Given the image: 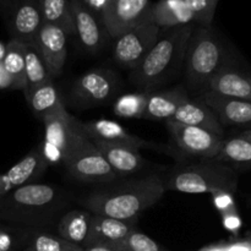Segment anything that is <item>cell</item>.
I'll return each mask as SVG.
<instances>
[{"label": "cell", "instance_id": "obj_1", "mask_svg": "<svg viewBox=\"0 0 251 251\" xmlns=\"http://www.w3.org/2000/svg\"><path fill=\"white\" fill-rule=\"evenodd\" d=\"M70 194L51 184L33 183L0 196V222L46 230L66 212Z\"/></svg>", "mask_w": 251, "mask_h": 251}, {"label": "cell", "instance_id": "obj_2", "mask_svg": "<svg viewBox=\"0 0 251 251\" xmlns=\"http://www.w3.org/2000/svg\"><path fill=\"white\" fill-rule=\"evenodd\" d=\"M166 193L164 181L156 174L130 179L115 186L96 190L82 200L86 210L95 215L118 220L137 218L156 205Z\"/></svg>", "mask_w": 251, "mask_h": 251}, {"label": "cell", "instance_id": "obj_3", "mask_svg": "<svg viewBox=\"0 0 251 251\" xmlns=\"http://www.w3.org/2000/svg\"><path fill=\"white\" fill-rule=\"evenodd\" d=\"M194 28L195 26L189 24L167 28L163 33L161 29L151 50L139 66L131 70V82L144 88V91H152L156 86L163 83L183 64Z\"/></svg>", "mask_w": 251, "mask_h": 251}, {"label": "cell", "instance_id": "obj_4", "mask_svg": "<svg viewBox=\"0 0 251 251\" xmlns=\"http://www.w3.org/2000/svg\"><path fill=\"white\" fill-rule=\"evenodd\" d=\"M185 76L191 88H202L229 65L227 49L212 27H195L185 54Z\"/></svg>", "mask_w": 251, "mask_h": 251}, {"label": "cell", "instance_id": "obj_5", "mask_svg": "<svg viewBox=\"0 0 251 251\" xmlns=\"http://www.w3.org/2000/svg\"><path fill=\"white\" fill-rule=\"evenodd\" d=\"M238 176L234 169L221 162L208 159L202 163L188 164L173 169L164 183L166 190L183 194H216L221 191L234 193Z\"/></svg>", "mask_w": 251, "mask_h": 251}, {"label": "cell", "instance_id": "obj_6", "mask_svg": "<svg viewBox=\"0 0 251 251\" xmlns=\"http://www.w3.org/2000/svg\"><path fill=\"white\" fill-rule=\"evenodd\" d=\"M66 171L74 179L82 183L108 184L119 176L82 129V123L76 120L71 144L64 161Z\"/></svg>", "mask_w": 251, "mask_h": 251}, {"label": "cell", "instance_id": "obj_7", "mask_svg": "<svg viewBox=\"0 0 251 251\" xmlns=\"http://www.w3.org/2000/svg\"><path fill=\"white\" fill-rule=\"evenodd\" d=\"M161 28L150 20L118 36L113 47V58L120 66L134 70L158 39Z\"/></svg>", "mask_w": 251, "mask_h": 251}, {"label": "cell", "instance_id": "obj_8", "mask_svg": "<svg viewBox=\"0 0 251 251\" xmlns=\"http://www.w3.org/2000/svg\"><path fill=\"white\" fill-rule=\"evenodd\" d=\"M119 90V78L108 69L86 71L73 86V98L85 107L110 102Z\"/></svg>", "mask_w": 251, "mask_h": 251}, {"label": "cell", "instance_id": "obj_9", "mask_svg": "<svg viewBox=\"0 0 251 251\" xmlns=\"http://www.w3.org/2000/svg\"><path fill=\"white\" fill-rule=\"evenodd\" d=\"M166 126L178 147L190 156L203 159H215L220 152L223 136L198 126L167 120Z\"/></svg>", "mask_w": 251, "mask_h": 251}, {"label": "cell", "instance_id": "obj_10", "mask_svg": "<svg viewBox=\"0 0 251 251\" xmlns=\"http://www.w3.org/2000/svg\"><path fill=\"white\" fill-rule=\"evenodd\" d=\"M44 124V139L42 151L48 164H64L71 144L76 119L68 110L55 113L42 119Z\"/></svg>", "mask_w": 251, "mask_h": 251}, {"label": "cell", "instance_id": "obj_11", "mask_svg": "<svg viewBox=\"0 0 251 251\" xmlns=\"http://www.w3.org/2000/svg\"><path fill=\"white\" fill-rule=\"evenodd\" d=\"M150 0H109L100 14V20L112 38L150 20Z\"/></svg>", "mask_w": 251, "mask_h": 251}, {"label": "cell", "instance_id": "obj_12", "mask_svg": "<svg viewBox=\"0 0 251 251\" xmlns=\"http://www.w3.org/2000/svg\"><path fill=\"white\" fill-rule=\"evenodd\" d=\"M2 19L6 24L10 39L32 43L43 25L41 0H11Z\"/></svg>", "mask_w": 251, "mask_h": 251}, {"label": "cell", "instance_id": "obj_13", "mask_svg": "<svg viewBox=\"0 0 251 251\" xmlns=\"http://www.w3.org/2000/svg\"><path fill=\"white\" fill-rule=\"evenodd\" d=\"M74 21V34H76L83 50L97 54L109 37L100 16L88 9L82 0H70Z\"/></svg>", "mask_w": 251, "mask_h": 251}, {"label": "cell", "instance_id": "obj_14", "mask_svg": "<svg viewBox=\"0 0 251 251\" xmlns=\"http://www.w3.org/2000/svg\"><path fill=\"white\" fill-rule=\"evenodd\" d=\"M46 63L51 80L59 77L64 70L68 55V34L58 26L43 24L34 39Z\"/></svg>", "mask_w": 251, "mask_h": 251}, {"label": "cell", "instance_id": "obj_15", "mask_svg": "<svg viewBox=\"0 0 251 251\" xmlns=\"http://www.w3.org/2000/svg\"><path fill=\"white\" fill-rule=\"evenodd\" d=\"M48 166V162L43 156L42 145H37L21 161L0 176V196H4L20 186L36 183V180L43 176Z\"/></svg>", "mask_w": 251, "mask_h": 251}, {"label": "cell", "instance_id": "obj_16", "mask_svg": "<svg viewBox=\"0 0 251 251\" xmlns=\"http://www.w3.org/2000/svg\"><path fill=\"white\" fill-rule=\"evenodd\" d=\"M225 126H251V100L223 97L206 91L200 98Z\"/></svg>", "mask_w": 251, "mask_h": 251}, {"label": "cell", "instance_id": "obj_17", "mask_svg": "<svg viewBox=\"0 0 251 251\" xmlns=\"http://www.w3.org/2000/svg\"><path fill=\"white\" fill-rule=\"evenodd\" d=\"M136 225L137 218L118 220V218L92 213L90 233L83 248L96 244H118L123 242L130 233L137 229Z\"/></svg>", "mask_w": 251, "mask_h": 251}, {"label": "cell", "instance_id": "obj_18", "mask_svg": "<svg viewBox=\"0 0 251 251\" xmlns=\"http://www.w3.org/2000/svg\"><path fill=\"white\" fill-rule=\"evenodd\" d=\"M91 141L100 150L110 168L119 178L139 173L145 168L146 161L142 158L137 149L126 145L100 141V140H91Z\"/></svg>", "mask_w": 251, "mask_h": 251}, {"label": "cell", "instance_id": "obj_19", "mask_svg": "<svg viewBox=\"0 0 251 251\" xmlns=\"http://www.w3.org/2000/svg\"><path fill=\"white\" fill-rule=\"evenodd\" d=\"M206 91L223 97L251 100V75L228 65L208 81Z\"/></svg>", "mask_w": 251, "mask_h": 251}, {"label": "cell", "instance_id": "obj_20", "mask_svg": "<svg viewBox=\"0 0 251 251\" xmlns=\"http://www.w3.org/2000/svg\"><path fill=\"white\" fill-rule=\"evenodd\" d=\"M82 129L91 140L126 145V146H131L137 150H140L141 147L152 146L151 142L146 141L136 135L130 134L125 127L112 120H95V122H90L87 124H82Z\"/></svg>", "mask_w": 251, "mask_h": 251}, {"label": "cell", "instance_id": "obj_21", "mask_svg": "<svg viewBox=\"0 0 251 251\" xmlns=\"http://www.w3.org/2000/svg\"><path fill=\"white\" fill-rule=\"evenodd\" d=\"M171 120L180 123V124L190 125V126L202 127V129L215 132L220 136L225 135L223 126L220 124L212 110L201 100H191L189 96L180 103L176 114Z\"/></svg>", "mask_w": 251, "mask_h": 251}, {"label": "cell", "instance_id": "obj_22", "mask_svg": "<svg viewBox=\"0 0 251 251\" xmlns=\"http://www.w3.org/2000/svg\"><path fill=\"white\" fill-rule=\"evenodd\" d=\"M150 21L167 29L193 24L194 16L184 0H158L152 4Z\"/></svg>", "mask_w": 251, "mask_h": 251}, {"label": "cell", "instance_id": "obj_23", "mask_svg": "<svg viewBox=\"0 0 251 251\" xmlns=\"http://www.w3.org/2000/svg\"><path fill=\"white\" fill-rule=\"evenodd\" d=\"M188 97L183 87L171 88L161 92L150 93L144 119L167 122L176 114L180 103Z\"/></svg>", "mask_w": 251, "mask_h": 251}, {"label": "cell", "instance_id": "obj_24", "mask_svg": "<svg viewBox=\"0 0 251 251\" xmlns=\"http://www.w3.org/2000/svg\"><path fill=\"white\" fill-rule=\"evenodd\" d=\"M25 97L32 113L41 120L48 115L66 110L53 80H48L37 86L34 90L25 95Z\"/></svg>", "mask_w": 251, "mask_h": 251}, {"label": "cell", "instance_id": "obj_25", "mask_svg": "<svg viewBox=\"0 0 251 251\" xmlns=\"http://www.w3.org/2000/svg\"><path fill=\"white\" fill-rule=\"evenodd\" d=\"M91 218L92 212L87 210L66 211L56 223V234L83 248L90 233Z\"/></svg>", "mask_w": 251, "mask_h": 251}, {"label": "cell", "instance_id": "obj_26", "mask_svg": "<svg viewBox=\"0 0 251 251\" xmlns=\"http://www.w3.org/2000/svg\"><path fill=\"white\" fill-rule=\"evenodd\" d=\"M215 161L237 166H251V130L223 140Z\"/></svg>", "mask_w": 251, "mask_h": 251}, {"label": "cell", "instance_id": "obj_27", "mask_svg": "<svg viewBox=\"0 0 251 251\" xmlns=\"http://www.w3.org/2000/svg\"><path fill=\"white\" fill-rule=\"evenodd\" d=\"M24 54H25V81L26 87L24 93L27 95L37 86L42 85L46 81L51 80L49 76L48 69L46 63L37 48L36 43H24Z\"/></svg>", "mask_w": 251, "mask_h": 251}, {"label": "cell", "instance_id": "obj_28", "mask_svg": "<svg viewBox=\"0 0 251 251\" xmlns=\"http://www.w3.org/2000/svg\"><path fill=\"white\" fill-rule=\"evenodd\" d=\"M2 65L9 77L11 78L12 90L25 91L26 81H25V54L22 42L15 39H10L7 42Z\"/></svg>", "mask_w": 251, "mask_h": 251}, {"label": "cell", "instance_id": "obj_29", "mask_svg": "<svg viewBox=\"0 0 251 251\" xmlns=\"http://www.w3.org/2000/svg\"><path fill=\"white\" fill-rule=\"evenodd\" d=\"M43 24L58 26L66 34H74L70 0H41Z\"/></svg>", "mask_w": 251, "mask_h": 251}, {"label": "cell", "instance_id": "obj_30", "mask_svg": "<svg viewBox=\"0 0 251 251\" xmlns=\"http://www.w3.org/2000/svg\"><path fill=\"white\" fill-rule=\"evenodd\" d=\"M27 251H83L80 245L73 244L58 234L33 229L26 244Z\"/></svg>", "mask_w": 251, "mask_h": 251}, {"label": "cell", "instance_id": "obj_31", "mask_svg": "<svg viewBox=\"0 0 251 251\" xmlns=\"http://www.w3.org/2000/svg\"><path fill=\"white\" fill-rule=\"evenodd\" d=\"M152 91H142V92L125 93L118 97L113 104V112L117 117L126 118V119H137L142 118L147 107L150 93Z\"/></svg>", "mask_w": 251, "mask_h": 251}, {"label": "cell", "instance_id": "obj_32", "mask_svg": "<svg viewBox=\"0 0 251 251\" xmlns=\"http://www.w3.org/2000/svg\"><path fill=\"white\" fill-rule=\"evenodd\" d=\"M31 228L0 223V251H20L26 248Z\"/></svg>", "mask_w": 251, "mask_h": 251}, {"label": "cell", "instance_id": "obj_33", "mask_svg": "<svg viewBox=\"0 0 251 251\" xmlns=\"http://www.w3.org/2000/svg\"><path fill=\"white\" fill-rule=\"evenodd\" d=\"M199 26L210 27L212 25L218 0H184Z\"/></svg>", "mask_w": 251, "mask_h": 251}, {"label": "cell", "instance_id": "obj_34", "mask_svg": "<svg viewBox=\"0 0 251 251\" xmlns=\"http://www.w3.org/2000/svg\"><path fill=\"white\" fill-rule=\"evenodd\" d=\"M114 245H118L124 251H167L159 247L149 235L144 234L137 229L130 233L123 242Z\"/></svg>", "mask_w": 251, "mask_h": 251}, {"label": "cell", "instance_id": "obj_35", "mask_svg": "<svg viewBox=\"0 0 251 251\" xmlns=\"http://www.w3.org/2000/svg\"><path fill=\"white\" fill-rule=\"evenodd\" d=\"M213 202L222 215L232 212V211H237L235 210V201L233 198V193L221 191V193L213 194Z\"/></svg>", "mask_w": 251, "mask_h": 251}, {"label": "cell", "instance_id": "obj_36", "mask_svg": "<svg viewBox=\"0 0 251 251\" xmlns=\"http://www.w3.org/2000/svg\"><path fill=\"white\" fill-rule=\"evenodd\" d=\"M222 220L223 226L226 227V229L230 230V232L238 233L240 228H242V220H240L237 211L225 213V215H222Z\"/></svg>", "mask_w": 251, "mask_h": 251}, {"label": "cell", "instance_id": "obj_37", "mask_svg": "<svg viewBox=\"0 0 251 251\" xmlns=\"http://www.w3.org/2000/svg\"><path fill=\"white\" fill-rule=\"evenodd\" d=\"M223 247H225L226 251H251V238L235 240V242L228 243Z\"/></svg>", "mask_w": 251, "mask_h": 251}, {"label": "cell", "instance_id": "obj_38", "mask_svg": "<svg viewBox=\"0 0 251 251\" xmlns=\"http://www.w3.org/2000/svg\"><path fill=\"white\" fill-rule=\"evenodd\" d=\"M85 2L86 6L90 10H92L95 14H97L98 16H100V14L103 12V10L107 7L109 0H82Z\"/></svg>", "mask_w": 251, "mask_h": 251}, {"label": "cell", "instance_id": "obj_39", "mask_svg": "<svg viewBox=\"0 0 251 251\" xmlns=\"http://www.w3.org/2000/svg\"><path fill=\"white\" fill-rule=\"evenodd\" d=\"M83 251H124L118 245H107V244H96L83 248Z\"/></svg>", "mask_w": 251, "mask_h": 251}, {"label": "cell", "instance_id": "obj_40", "mask_svg": "<svg viewBox=\"0 0 251 251\" xmlns=\"http://www.w3.org/2000/svg\"><path fill=\"white\" fill-rule=\"evenodd\" d=\"M6 88H11V78L7 75L2 61H0V90H6Z\"/></svg>", "mask_w": 251, "mask_h": 251}, {"label": "cell", "instance_id": "obj_41", "mask_svg": "<svg viewBox=\"0 0 251 251\" xmlns=\"http://www.w3.org/2000/svg\"><path fill=\"white\" fill-rule=\"evenodd\" d=\"M10 2H11V0H0V15H1L2 17L6 14L7 9H9L10 6Z\"/></svg>", "mask_w": 251, "mask_h": 251}, {"label": "cell", "instance_id": "obj_42", "mask_svg": "<svg viewBox=\"0 0 251 251\" xmlns=\"http://www.w3.org/2000/svg\"><path fill=\"white\" fill-rule=\"evenodd\" d=\"M5 51H6V44H2L0 42V61H2V59H4Z\"/></svg>", "mask_w": 251, "mask_h": 251}, {"label": "cell", "instance_id": "obj_43", "mask_svg": "<svg viewBox=\"0 0 251 251\" xmlns=\"http://www.w3.org/2000/svg\"><path fill=\"white\" fill-rule=\"evenodd\" d=\"M206 251H226V250H225V247H223V245H221V247L211 248V249H208V250H206Z\"/></svg>", "mask_w": 251, "mask_h": 251}]
</instances>
